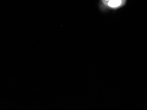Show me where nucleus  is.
I'll use <instances>...</instances> for the list:
<instances>
[{
    "label": "nucleus",
    "instance_id": "1",
    "mask_svg": "<svg viewBox=\"0 0 147 110\" xmlns=\"http://www.w3.org/2000/svg\"><path fill=\"white\" fill-rule=\"evenodd\" d=\"M127 0H100V7L102 9L116 11L126 5Z\"/></svg>",
    "mask_w": 147,
    "mask_h": 110
}]
</instances>
